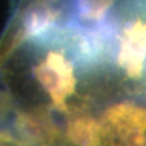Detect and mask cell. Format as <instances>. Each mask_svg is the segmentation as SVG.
I'll list each match as a JSON object with an SVG mask.
<instances>
[{"label":"cell","mask_w":146,"mask_h":146,"mask_svg":"<svg viewBox=\"0 0 146 146\" xmlns=\"http://www.w3.org/2000/svg\"><path fill=\"white\" fill-rule=\"evenodd\" d=\"M35 78L56 104H61L74 89L71 63L58 54H50L46 61L38 65Z\"/></svg>","instance_id":"1"}]
</instances>
